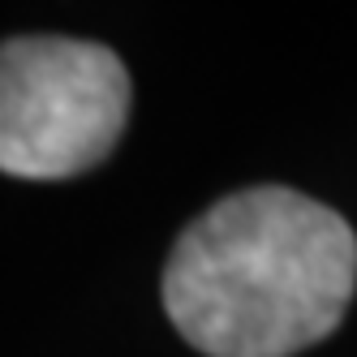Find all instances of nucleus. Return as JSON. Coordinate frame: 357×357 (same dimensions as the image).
<instances>
[{"instance_id": "nucleus-2", "label": "nucleus", "mask_w": 357, "mask_h": 357, "mask_svg": "<svg viewBox=\"0 0 357 357\" xmlns=\"http://www.w3.org/2000/svg\"><path fill=\"white\" fill-rule=\"evenodd\" d=\"M125 121L130 73L116 52L52 35L0 43V172L78 176L112 155Z\"/></svg>"}, {"instance_id": "nucleus-1", "label": "nucleus", "mask_w": 357, "mask_h": 357, "mask_svg": "<svg viewBox=\"0 0 357 357\" xmlns=\"http://www.w3.org/2000/svg\"><path fill=\"white\" fill-rule=\"evenodd\" d=\"M353 289V228L289 185L228 194L164 267V310L207 357H293L336 331Z\"/></svg>"}]
</instances>
